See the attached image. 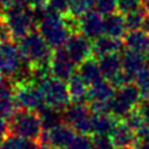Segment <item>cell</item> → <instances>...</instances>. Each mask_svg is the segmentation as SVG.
<instances>
[{"label": "cell", "mask_w": 149, "mask_h": 149, "mask_svg": "<svg viewBox=\"0 0 149 149\" xmlns=\"http://www.w3.org/2000/svg\"><path fill=\"white\" fill-rule=\"evenodd\" d=\"M38 19V32L52 49L63 48L69 37L74 33L68 15L63 16L47 9Z\"/></svg>", "instance_id": "obj_1"}, {"label": "cell", "mask_w": 149, "mask_h": 149, "mask_svg": "<svg viewBox=\"0 0 149 149\" xmlns=\"http://www.w3.org/2000/svg\"><path fill=\"white\" fill-rule=\"evenodd\" d=\"M19 51L22 62L30 69L49 65L53 49L45 41L40 32L32 31L19 40Z\"/></svg>", "instance_id": "obj_2"}, {"label": "cell", "mask_w": 149, "mask_h": 149, "mask_svg": "<svg viewBox=\"0 0 149 149\" xmlns=\"http://www.w3.org/2000/svg\"><path fill=\"white\" fill-rule=\"evenodd\" d=\"M10 133L21 137L25 141L37 142L43 131L40 115L33 111L19 110L9 122Z\"/></svg>", "instance_id": "obj_3"}, {"label": "cell", "mask_w": 149, "mask_h": 149, "mask_svg": "<svg viewBox=\"0 0 149 149\" xmlns=\"http://www.w3.org/2000/svg\"><path fill=\"white\" fill-rule=\"evenodd\" d=\"M36 84L38 85L41 93L43 95L45 102L48 107L63 111L72 102L65 81L49 75Z\"/></svg>", "instance_id": "obj_4"}, {"label": "cell", "mask_w": 149, "mask_h": 149, "mask_svg": "<svg viewBox=\"0 0 149 149\" xmlns=\"http://www.w3.org/2000/svg\"><path fill=\"white\" fill-rule=\"evenodd\" d=\"M141 100V93L134 83L122 85V86L117 88L113 97L111 100L110 112L118 120H123L130 112L137 109Z\"/></svg>", "instance_id": "obj_5"}, {"label": "cell", "mask_w": 149, "mask_h": 149, "mask_svg": "<svg viewBox=\"0 0 149 149\" xmlns=\"http://www.w3.org/2000/svg\"><path fill=\"white\" fill-rule=\"evenodd\" d=\"M13 85L19 109L33 111V112L38 113L41 110H43L47 106L38 85L32 80L14 81Z\"/></svg>", "instance_id": "obj_6"}, {"label": "cell", "mask_w": 149, "mask_h": 149, "mask_svg": "<svg viewBox=\"0 0 149 149\" xmlns=\"http://www.w3.org/2000/svg\"><path fill=\"white\" fill-rule=\"evenodd\" d=\"M63 120L78 134L93 133V111L88 104L70 102L63 110Z\"/></svg>", "instance_id": "obj_7"}, {"label": "cell", "mask_w": 149, "mask_h": 149, "mask_svg": "<svg viewBox=\"0 0 149 149\" xmlns=\"http://www.w3.org/2000/svg\"><path fill=\"white\" fill-rule=\"evenodd\" d=\"M5 19H6L9 27L11 30L14 40H21L26 35L32 32L37 25V19L33 11L27 9L9 8L5 10Z\"/></svg>", "instance_id": "obj_8"}, {"label": "cell", "mask_w": 149, "mask_h": 149, "mask_svg": "<svg viewBox=\"0 0 149 149\" xmlns=\"http://www.w3.org/2000/svg\"><path fill=\"white\" fill-rule=\"evenodd\" d=\"M115 91L113 85L106 79H102L89 86L86 104L93 112H110V102Z\"/></svg>", "instance_id": "obj_9"}, {"label": "cell", "mask_w": 149, "mask_h": 149, "mask_svg": "<svg viewBox=\"0 0 149 149\" xmlns=\"http://www.w3.org/2000/svg\"><path fill=\"white\" fill-rule=\"evenodd\" d=\"M75 136L77 133L70 126L62 123L52 130L42 131L38 143L46 149H64Z\"/></svg>", "instance_id": "obj_10"}, {"label": "cell", "mask_w": 149, "mask_h": 149, "mask_svg": "<svg viewBox=\"0 0 149 149\" xmlns=\"http://www.w3.org/2000/svg\"><path fill=\"white\" fill-rule=\"evenodd\" d=\"M21 58L17 45L13 41L0 43V73L5 77L14 78L21 70Z\"/></svg>", "instance_id": "obj_11"}, {"label": "cell", "mask_w": 149, "mask_h": 149, "mask_svg": "<svg viewBox=\"0 0 149 149\" xmlns=\"http://www.w3.org/2000/svg\"><path fill=\"white\" fill-rule=\"evenodd\" d=\"M64 51L79 67L93 56V42L79 32H74L64 46Z\"/></svg>", "instance_id": "obj_12"}, {"label": "cell", "mask_w": 149, "mask_h": 149, "mask_svg": "<svg viewBox=\"0 0 149 149\" xmlns=\"http://www.w3.org/2000/svg\"><path fill=\"white\" fill-rule=\"evenodd\" d=\"M75 69L77 64L67 54L64 48L53 49V54L49 62V70L52 77L67 83L74 74H77Z\"/></svg>", "instance_id": "obj_13"}, {"label": "cell", "mask_w": 149, "mask_h": 149, "mask_svg": "<svg viewBox=\"0 0 149 149\" xmlns=\"http://www.w3.org/2000/svg\"><path fill=\"white\" fill-rule=\"evenodd\" d=\"M78 21V32L90 41H95L104 35V16L95 10L86 13Z\"/></svg>", "instance_id": "obj_14"}, {"label": "cell", "mask_w": 149, "mask_h": 149, "mask_svg": "<svg viewBox=\"0 0 149 149\" xmlns=\"http://www.w3.org/2000/svg\"><path fill=\"white\" fill-rule=\"evenodd\" d=\"M122 61V72L128 77L132 81H134V78L142 70L147 68V59L143 54H139L137 52L126 49L121 56Z\"/></svg>", "instance_id": "obj_15"}, {"label": "cell", "mask_w": 149, "mask_h": 149, "mask_svg": "<svg viewBox=\"0 0 149 149\" xmlns=\"http://www.w3.org/2000/svg\"><path fill=\"white\" fill-rule=\"evenodd\" d=\"M123 46L125 43L121 38H113V37L102 35L93 41V57L99 59L104 56L115 54L123 48Z\"/></svg>", "instance_id": "obj_16"}, {"label": "cell", "mask_w": 149, "mask_h": 149, "mask_svg": "<svg viewBox=\"0 0 149 149\" xmlns=\"http://www.w3.org/2000/svg\"><path fill=\"white\" fill-rule=\"evenodd\" d=\"M110 137L112 139V143L116 149L134 147L137 142V133L122 120L117 123V126L115 127V130L110 134Z\"/></svg>", "instance_id": "obj_17"}, {"label": "cell", "mask_w": 149, "mask_h": 149, "mask_svg": "<svg viewBox=\"0 0 149 149\" xmlns=\"http://www.w3.org/2000/svg\"><path fill=\"white\" fill-rule=\"evenodd\" d=\"M123 43L127 49L146 56L149 49V33L143 30L128 31L123 37Z\"/></svg>", "instance_id": "obj_18"}, {"label": "cell", "mask_w": 149, "mask_h": 149, "mask_svg": "<svg viewBox=\"0 0 149 149\" xmlns=\"http://www.w3.org/2000/svg\"><path fill=\"white\" fill-rule=\"evenodd\" d=\"M19 105L15 99L14 94V85L11 86L6 83L3 86H0V116L5 118H11L17 112Z\"/></svg>", "instance_id": "obj_19"}, {"label": "cell", "mask_w": 149, "mask_h": 149, "mask_svg": "<svg viewBox=\"0 0 149 149\" xmlns=\"http://www.w3.org/2000/svg\"><path fill=\"white\" fill-rule=\"evenodd\" d=\"M127 29L125 22V15L116 11L104 16V35L113 37V38H121L125 37Z\"/></svg>", "instance_id": "obj_20"}, {"label": "cell", "mask_w": 149, "mask_h": 149, "mask_svg": "<svg viewBox=\"0 0 149 149\" xmlns=\"http://www.w3.org/2000/svg\"><path fill=\"white\" fill-rule=\"evenodd\" d=\"M120 121L111 112H93V134L110 136Z\"/></svg>", "instance_id": "obj_21"}, {"label": "cell", "mask_w": 149, "mask_h": 149, "mask_svg": "<svg viewBox=\"0 0 149 149\" xmlns=\"http://www.w3.org/2000/svg\"><path fill=\"white\" fill-rule=\"evenodd\" d=\"M99 65L102 73L104 79L109 81H112L113 79L122 72V61L118 53L109 54L99 58Z\"/></svg>", "instance_id": "obj_22"}, {"label": "cell", "mask_w": 149, "mask_h": 149, "mask_svg": "<svg viewBox=\"0 0 149 149\" xmlns=\"http://www.w3.org/2000/svg\"><path fill=\"white\" fill-rule=\"evenodd\" d=\"M68 93L70 96V101L75 104H86L88 101V93H89V85L85 83L80 75L77 73L67 81Z\"/></svg>", "instance_id": "obj_23"}, {"label": "cell", "mask_w": 149, "mask_h": 149, "mask_svg": "<svg viewBox=\"0 0 149 149\" xmlns=\"http://www.w3.org/2000/svg\"><path fill=\"white\" fill-rule=\"evenodd\" d=\"M78 74L89 86L104 79L100 65H99V61L94 57H90L89 59L83 62L81 64L79 65Z\"/></svg>", "instance_id": "obj_24"}, {"label": "cell", "mask_w": 149, "mask_h": 149, "mask_svg": "<svg viewBox=\"0 0 149 149\" xmlns=\"http://www.w3.org/2000/svg\"><path fill=\"white\" fill-rule=\"evenodd\" d=\"M38 115H40V118H41V122H42L43 131L52 130L57 126L64 123L62 111H58L56 109L48 107V106H46L43 110H41L38 112Z\"/></svg>", "instance_id": "obj_25"}, {"label": "cell", "mask_w": 149, "mask_h": 149, "mask_svg": "<svg viewBox=\"0 0 149 149\" xmlns=\"http://www.w3.org/2000/svg\"><path fill=\"white\" fill-rule=\"evenodd\" d=\"M95 0H70L69 3V16L79 19L86 13L91 11Z\"/></svg>", "instance_id": "obj_26"}, {"label": "cell", "mask_w": 149, "mask_h": 149, "mask_svg": "<svg viewBox=\"0 0 149 149\" xmlns=\"http://www.w3.org/2000/svg\"><path fill=\"white\" fill-rule=\"evenodd\" d=\"M146 16H147V13L143 10V8L125 15V22H126L127 31L142 30L143 24H144V20H146Z\"/></svg>", "instance_id": "obj_27"}, {"label": "cell", "mask_w": 149, "mask_h": 149, "mask_svg": "<svg viewBox=\"0 0 149 149\" xmlns=\"http://www.w3.org/2000/svg\"><path fill=\"white\" fill-rule=\"evenodd\" d=\"M134 85L138 88L142 99L149 97V69L146 68L134 78Z\"/></svg>", "instance_id": "obj_28"}, {"label": "cell", "mask_w": 149, "mask_h": 149, "mask_svg": "<svg viewBox=\"0 0 149 149\" xmlns=\"http://www.w3.org/2000/svg\"><path fill=\"white\" fill-rule=\"evenodd\" d=\"M117 6H118V0H95L94 1L95 11H97L102 16L116 13Z\"/></svg>", "instance_id": "obj_29"}, {"label": "cell", "mask_w": 149, "mask_h": 149, "mask_svg": "<svg viewBox=\"0 0 149 149\" xmlns=\"http://www.w3.org/2000/svg\"><path fill=\"white\" fill-rule=\"evenodd\" d=\"M122 121H125L126 123L136 133H137V132H139V131L143 128V127L147 125L146 122H144V120H143L142 115L138 112V110H137V109H136V110H133L132 112H130V113L127 115Z\"/></svg>", "instance_id": "obj_30"}, {"label": "cell", "mask_w": 149, "mask_h": 149, "mask_svg": "<svg viewBox=\"0 0 149 149\" xmlns=\"http://www.w3.org/2000/svg\"><path fill=\"white\" fill-rule=\"evenodd\" d=\"M93 141L91 137L88 134H77L73 138V141L64 149H93Z\"/></svg>", "instance_id": "obj_31"}, {"label": "cell", "mask_w": 149, "mask_h": 149, "mask_svg": "<svg viewBox=\"0 0 149 149\" xmlns=\"http://www.w3.org/2000/svg\"><path fill=\"white\" fill-rule=\"evenodd\" d=\"M142 8V0H118L117 11L122 15H127Z\"/></svg>", "instance_id": "obj_32"}, {"label": "cell", "mask_w": 149, "mask_h": 149, "mask_svg": "<svg viewBox=\"0 0 149 149\" xmlns=\"http://www.w3.org/2000/svg\"><path fill=\"white\" fill-rule=\"evenodd\" d=\"M94 149H116L112 139L106 134H93L91 137Z\"/></svg>", "instance_id": "obj_33"}, {"label": "cell", "mask_w": 149, "mask_h": 149, "mask_svg": "<svg viewBox=\"0 0 149 149\" xmlns=\"http://www.w3.org/2000/svg\"><path fill=\"white\" fill-rule=\"evenodd\" d=\"M69 3L70 0H48V9L63 16H67L69 14Z\"/></svg>", "instance_id": "obj_34"}, {"label": "cell", "mask_w": 149, "mask_h": 149, "mask_svg": "<svg viewBox=\"0 0 149 149\" xmlns=\"http://www.w3.org/2000/svg\"><path fill=\"white\" fill-rule=\"evenodd\" d=\"M13 40H14V37L11 33V30L9 27L8 21L5 19L4 15H1V16H0V43L10 42Z\"/></svg>", "instance_id": "obj_35"}, {"label": "cell", "mask_w": 149, "mask_h": 149, "mask_svg": "<svg viewBox=\"0 0 149 149\" xmlns=\"http://www.w3.org/2000/svg\"><path fill=\"white\" fill-rule=\"evenodd\" d=\"M29 9L33 13H43L48 9V0H27Z\"/></svg>", "instance_id": "obj_36"}, {"label": "cell", "mask_w": 149, "mask_h": 149, "mask_svg": "<svg viewBox=\"0 0 149 149\" xmlns=\"http://www.w3.org/2000/svg\"><path fill=\"white\" fill-rule=\"evenodd\" d=\"M137 110L143 117V120L147 125H149V97L148 99H142L139 105L137 106Z\"/></svg>", "instance_id": "obj_37"}, {"label": "cell", "mask_w": 149, "mask_h": 149, "mask_svg": "<svg viewBox=\"0 0 149 149\" xmlns=\"http://www.w3.org/2000/svg\"><path fill=\"white\" fill-rule=\"evenodd\" d=\"M10 128H9V122L6 118L3 116H0V144L5 141V138L9 136Z\"/></svg>", "instance_id": "obj_38"}, {"label": "cell", "mask_w": 149, "mask_h": 149, "mask_svg": "<svg viewBox=\"0 0 149 149\" xmlns=\"http://www.w3.org/2000/svg\"><path fill=\"white\" fill-rule=\"evenodd\" d=\"M14 3V0H0V8H3V9H9L10 6L13 5Z\"/></svg>", "instance_id": "obj_39"}, {"label": "cell", "mask_w": 149, "mask_h": 149, "mask_svg": "<svg viewBox=\"0 0 149 149\" xmlns=\"http://www.w3.org/2000/svg\"><path fill=\"white\" fill-rule=\"evenodd\" d=\"M142 30L149 33V15L148 14H147V16H146V20H144V24H143V29Z\"/></svg>", "instance_id": "obj_40"}, {"label": "cell", "mask_w": 149, "mask_h": 149, "mask_svg": "<svg viewBox=\"0 0 149 149\" xmlns=\"http://www.w3.org/2000/svg\"><path fill=\"white\" fill-rule=\"evenodd\" d=\"M142 8L149 15V0H142Z\"/></svg>", "instance_id": "obj_41"}, {"label": "cell", "mask_w": 149, "mask_h": 149, "mask_svg": "<svg viewBox=\"0 0 149 149\" xmlns=\"http://www.w3.org/2000/svg\"><path fill=\"white\" fill-rule=\"evenodd\" d=\"M5 78H6V77H5L4 74L0 73V86H3V85H5V84L8 83V81H6V79H5Z\"/></svg>", "instance_id": "obj_42"}, {"label": "cell", "mask_w": 149, "mask_h": 149, "mask_svg": "<svg viewBox=\"0 0 149 149\" xmlns=\"http://www.w3.org/2000/svg\"><path fill=\"white\" fill-rule=\"evenodd\" d=\"M118 149H136L134 147H127V148H118Z\"/></svg>", "instance_id": "obj_43"}, {"label": "cell", "mask_w": 149, "mask_h": 149, "mask_svg": "<svg viewBox=\"0 0 149 149\" xmlns=\"http://www.w3.org/2000/svg\"><path fill=\"white\" fill-rule=\"evenodd\" d=\"M0 149H4V148H3V147H1V146H0Z\"/></svg>", "instance_id": "obj_44"}, {"label": "cell", "mask_w": 149, "mask_h": 149, "mask_svg": "<svg viewBox=\"0 0 149 149\" xmlns=\"http://www.w3.org/2000/svg\"><path fill=\"white\" fill-rule=\"evenodd\" d=\"M0 16H1V15H0Z\"/></svg>", "instance_id": "obj_45"}, {"label": "cell", "mask_w": 149, "mask_h": 149, "mask_svg": "<svg viewBox=\"0 0 149 149\" xmlns=\"http://www.w3.org/2000/svg\"><path fill=\"white\" fill-rule=\"evenodd\" d=\"M93 149H94V148H93Z\"/></svg>", "instance_id": "obj_46"}]
</instances>
